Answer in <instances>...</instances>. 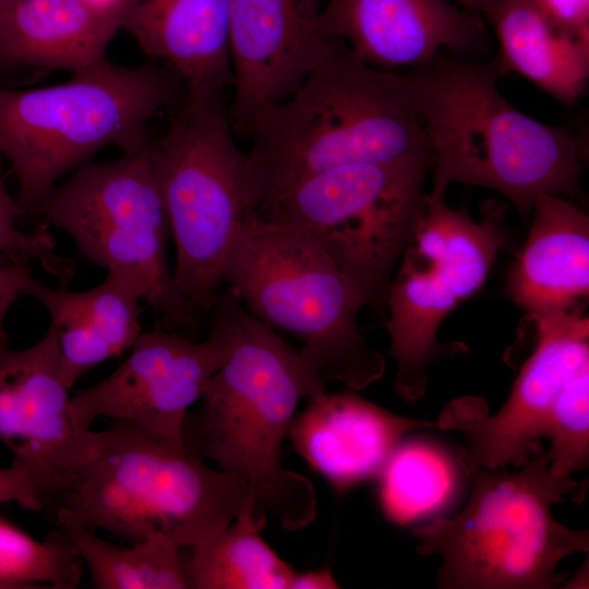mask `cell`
I'll return each instance as SVG.
<instances>
[{"mask_svg":"<svg viewBox=\"0 0 589 589\" xmlns=\"http://www.w3.org/2000/svg\"><path fill=\"white\" fill-rule=\"evenodd\" d=\"M207 315L224 326L229 351L185 417L182 446L242 480L260 513L287 530L303 528L316 515V494L308 478L283 467L280 449L299 402L327 384L229 287Z\"/></svg>","mask_w":589,"mask_h":589,"instance_id":"6da1fadb","label":"cell"},{"mask_svg":"<svg viewBox=\"0 0 589 589\" xmlns=\"http://www.w3.org/2000/svg\"><path fill=\"white\" fill-rule=\"evenodd\" d=\"M497 59L460 62L441 55L406 72L426 146L433 156L431 196L453 183L495 190L528 221L542 194H578L585 136L542 123L500 93Z\"/></svg>","mask_w":589,"mask_h":589,"instance_id":"7a4b0ae2","label":"cell"},{"mask_svg":"<svg viewBox=\"0 0 589 589\" xmlns=\"http://www.w3.org/2000/svg\"><path fill=\"white\" fill-rule=\"evenodd\" d=\"M248 137L263 205L332 167L432 154L406 73L368 64L337 38L288 98L254 117Z\"/></svg>","mask_w":589,"mask_h":589,"instance_id":"3957f363","label":"cell"},{"mask_svg":"<svg viewBox=\"0 0 589 589\" xmlns=\"http://www.w3.org/2000/svg\"><path fill=\"white\" fill-rule=\"evenodd\" d=\"M93 436L92 457L46 512L62 529H103L130 543L163 534L191 548L231 524L249 497L242 480L134 424L113 421Z\"/></svg>","mask_w":589,"mask_h":589,"instance_id":"277c9868","label":"cell"},{"mask_svg":"<svg viewBox=\"0 0 589 589\" xmlns=\"http://www.w3.org/2000/svg\"><path fill=\"white\" fill-rule=\"evenodd\" d=\"M184 95V82L152 59L125 67L106 58L56 85L0 87V153L24 215L99 149L113 145L127 154L148 145L151 119L179 107Z\"/></svg>","mask_w":589,"mask_h":589,"instance_id":"5b68a950","label":"cell"},{"mask_svg":"<svg viewBox=\"0 0 589 589\" xmlns=\"http://www.w3.org/2000/svg\"><path fill=\"white\" fill-rule=\"evenodd\" d=\"M470 494L454 516L417 526L420 555L441 561L445 589H551L567 576L558 564L589 549L587 530L558 522L552 506L577 496L580 484L550 469L543 447L514 471L470 465Z\"/></svg>","mask_w":589,"mask_h":589,"instance_id":"8992f818","label":"cell"},{"mask_svg":"<svg viewBox=\"0 0 589 589\" xmlns=\"http://www.w3.org/2000/svg\"><path fill=\"white\" fill-rule=\"evenodd\" d=\"M223 91L185 85L169 128L149 144L176 248L173 280L204 316L240 230L264 202L251 158L235 142Z\"/></svg>","mask_w":589,"mask_h":589,"instance_id":"52a82bcc","label":"cell"},{"mask_svg":"<svg viewBox=\"0 0 589 589\" xmlns=\"http://www.w3.org/2000/svg\"><path fill=\"white\" fill-rule=\"evenodd\" d=\"M224 285L262 322L296 337L303 359L326 384L361 390L383 376L385 360L358 324L361 302L304 233L259 215L250 218L229 255Z\"/></svg>","mask_w":589,"mask_h":589,"instance_id":"ba28073f","label":"cell"},{"mask_svg":"<svg viewBox=\"0 0 589 589\" xmlns=\"http://www.w3.org/2000/svg\"><path fill=\"white\" fill-rule=\"evenodd\" d=\"M432 154L353 163L306 177L269 199L259 216L309 237L362 306L386 308L394 271L425 207Z\"/></svg>","mask_w":589,"mask_h":589,"instance_id":"9c48e42d","label":"cell"},{"mask_svg":"<svg viewBox=\"0 0 589 589\" xmlns=\"http://www.w3.org/2000/svg\"><path fill=\"white\" fill-rule=\"evenodd\" d=\"M149 144L79 167L33 213L65 231L92 263L134 279L160 327L195 338L205 316L177 289L168 264L170 229Z\"/></svg>","mask_w":589,"mask_h":589,"instance_id":"30bf717a","label":"cell"},{"mask_svg":"<svg viewBox=\"0 0 589 589\" xmlns=\"http://www.w3.org/2000/svg\"><path fill=\"white\" fill-rule=\"evenodd\" d=\"M509 242L504 207L488 201L474 219L426 193L424 212L393 274L385 322L396 363L395 389L408 401L424 395L428 368L462 352L444 345L437 332L458 303L477 292L497 253Z\"/></svg>","mask_w":589,"mask_h":589,"instance_id":"8fae6325","label":"cell"},{"mask_svg":"<svg viewBox=\"0 0 589 589\" xmlns=\"http://www.w3.org/2000/svg\"><path fill=\"white\" fill-rule=\"evenodd\" d=\"M536 347L522 364L509 395L495 413L478 396L448 402L437 421L459 431L470 465L485 469L524 465L541 448L551 410L569 380L589 363V321L575 309L530 317Z\"/></svg>","mask_w":589,"mask_h":589,"instance_id":"7c38bea8","label":"cell"},{"mask_svg":"<svg viewBox=\"0 0 589 589\" xmlns=\"http://www.w3.org/2000/svg\"><path fill=\"white\" fill-rule=\"evenodd\" d=\"M228 351L227 333L211 316L204 340L163 327L143 330L111 374L70 398V417L80 430L105 417L182 444L185 417Z\"/></svg>","mask_w":589,"mask_h":589,"instance_id":"4fadbf2b","label":"cell"},{"mask_svg":"<svg viewBox=\"0 0 589 589\" xmlns=\"http://www.w3.org/2000/svg\"><path fill=\"white\" fill-rule=\"evenodd\" d=\"M70 398L51 326L25 349L0 344V441L29 470L44 512L94 452L93 431L70 417Z\"/></svg>","mask_w":589,"mask_h":589,"instance_id":"5bb4252c","label":"cell"},{"mask_svg":"<svg viewBox=\"0 0 589 589\" xmlns=\"http://www.w3.org/2000/svg\"><path fill=\"white\" fill-rule=\"evenodd\" d=\"M233 132L248 137L254 117L288 98L327 52L318 32L323 0H227Z\"/></svg>","mask_w":589,"mask_h":589,"instance_id":"9a60e30c","label":"cell"},{"mask_svg":"<svg viewBox=\"0 0 589 589\" xmlns=\"http://www.w3.org/2000/svg\"><path fill=\"white\" fill-rule=\"evenodd\" d=\"M485 31L481 16L446 0H327L318 17L323 37L341 39L368 64L392 72L422 65L442 49L478 50Z\"/></svg>","mask_w":589,"mask_h":589,"instance_id":"2e32d148","label":"cell"},{"mask_svg":"<svg viewBox=\"0 0 589 589\" xmlns=\"http://www.w3.org/2000/svg\"><path fill=\"white\" fill-rule=\"evenodd\" d=\"M438 421L398 416L349 389L308 398L288 437L297 454L337 491L376 479L397 444Z\"/></svg>","mask_w":589,"mask_h":589,"instance_id":"e0dca14e","label":"cell"},{"mask_svg":"<svg viewBox=\"0 0 589 589\" xmlns=\"http://www.w3.org/2000/svg\"><path fill=\"white\" fill-rule=\"evenodd\" d=\"M121 15L91 0H13L0 13V77L103 61Z\"/></svg>","mask_w":589,"mask_h":589,"instance_id":"ac0fdd59","label":"cell"},{"mask_svg":"<svg viewBox=\"0 0 589 589\" xmlns=\"http://www.w3.org/2000/svg\"><path fill=\"white\" fill-rule=\"evenodd\" d=\"M26 296L49 314L59 345L60 378L69 389L91 369L130 350L143 332V291L120 273L108 272L100 284L84 291L49 287L34 278Z\"/></svg>","mask_w":589,"mask_h":589,"instance_id":"d6986e66","label":"cell"},{"mask_svg":"<svg viewBox=\"0 0 589 589\" xmlns=\"http://www.w3.org/2000/svg\"><path fill=\"white\" fill-rule=\"evenodd\" d=\"M507 292L529 317L576 308L589 292V217L567 197L542 194Z\"/></svg>","mask_w":589,"mask_h":589,"instance_id":"ffe728a7","label":"cell"},{"mask_svg":"<svg viewBox=\"0 0 589 589\" xmlns=\"http://www.w3.org/2000/svg\"><path fill=\"white\" fill-rule=\"evenodd\" d=\"M121 29L185 85H232L227 0H129Z\"/></svg>","mask_w":589,"mask_h":589,"instance_id":"44dd1931","label":"cell"},{"mask_svg":"<svg viewBox=\"0 0 589 589\" xmlns=\"http://www.w3.org/2000/svg\"><path fill=\"white\" fill-rule=\"evenodd\" d=\"M479 15L493 28L504 74L516 72L565 105L584 94L589 39L560 28L540 0H480Z\"/></svg>","mask_w":589,"mask_h":589,"instance_id":"7402d4cb","label":"cell"},{"mask_svg":"<svg viewBox=\"0 0 589 589\" xmlns=\"http://www.w3.org/2000/svg\"><path fill=\"white\" fill-rule=\"evenodd\" d=\"M376 479L385 518L401 527H417L448 516L458 505L470 480V464L461 447L408 434Z\"/></svg>","mask_w":589,"mask_h":589,"instance_id":"603a6c76","label":"cell"},{"mask_svg":"<svg viewBox=\"0 0 589 589\" xmlns=\"http://www.w3.org/2000/svg\"><path fill=\"white\" fill-rule=\"evenodd\" d=\"M266 515L253 497L225 529L191 546L184 560L191 589H289L293 568L261 537Z\"/></svg>","mask_w":589,"mask_h":589,"instance_id":"cb8c5ba5","label":"cell"},{"mask_svg":"<svg viewBox=\"0 0 589 589\" xmlns=\"http://www.w3.org/2000/svg\"><path fill=\"white\" fill-rule=\"evenodd\" d=\"M65 531L77 546L94 588H188L180 546L163 534L124 546L99 538L96 531Z\"/></svg>","mask_w":589,"mask_h":589,"instance_id":"d4e9b609","label":"cell"},{"mask_svg":"<svg viewBox=\"0 0 589 589\" xmlns=\"http://www.w3.org/2000/svg\"><path fill=\"white\" fill-rule=\"evenodd\" d=\"M84 561L62 528L37 541L0 515V582L7 589H74Z\"/></svg>","mask_w":589,"mask_h":589,"instance_id":"484cf974","label":"cell"},{"mask_svg":"<svg viewBox=\"0 0 589 589\" xmlns=\"http://www.w3.org/2000/svg\"><path fill=\"white\" fill-rule=\"evenodd\" d=\"M542 440L550 444V469L560 478L572 477L589 462V363L569 380L556 399Z\"/></svg>","mask_w":589,"mask_h":589,"instance_id":"4316f807","label":"cell"},{"mask_svg":"<svg viewBox=\"0 0 589 589\" xmlns=\"http://www.w3.org/2000/svg\"><path fill=\"white\" fill-rule=\"evenodd\" d=\"M2 161L0 153V254L39 262L48 273L58 278L60 286H69L74 265L56 252L55 239L48 224L32 232L17 228L16 219L24 213L5 187Z\"/></svg>","mask_w":589,"mask_h":589,"instance_id":"83f0119b","label":"cell"},{"mask_svg":"<svg viewBox=\"0 0 589 589\" xmlns=\"http://www.w3.org/2000/svg\"><path fill=\"white\" fill-rule=\"evenodd\" d=\"M15 502L23 508L44 512L38 486L24 464L13 458L8 468H0V504Z\"/></svg>","mask_w":589,"mask_h":589,"instance_id":"f1b7e54d","label":"cell"},{"mask_svg":"<svg viewBox=\"0 0 589 589\" xmlns=\"http://www.w3.org/2000/svg\"><path fill=\"white\" fill-rule=\"evenodd\" d=\"M33 279L27 261L22 259H11L8 263L0 261V344L9 341L3 324L10 308L19 297L26 294Z\"/></svg>","mask_w":589,"mask_h":589,"instance_id":"f546056e","label":"cell"},{"mask_svg":"<svg viewBox=\"0 0 589 589\" xmlns=\"http://www.w3.org/2000/svg\"><path fill=\"white\" fill-rule=\"evenodd\" d=\"M550 19L564 32L589 39V0H540Z\"/></svg>","mask_w":589,"mask_h":589,"instance_id":"4dcf8cb0","label":"cell"},{"mask_svg":"<svg viewBox=\"0 0 589 589\" xmlns=\"http://www.w3.org/2000/svg\"><path fill=\"white\" fill-rule=\"evenodd\" d=\"M338 587V582L328 568L303 573L294 572L289 586L291 589H333Z\"/></svg>","mask_w":589,"mask_h":589,"instance_id":"1f68e13d","label":"cell"},{"mask_svg":"<svg viewBox=\"0 0 589 589\" xmlns=\"http://www.w3.org/2000/svg\"><path fill=\"white\" fill-rule=\"evenodd\" d=\"M91 1L103 9L118 12L121 14L123 12L124 7L129 2V0H91Z\"/></svg>","mask_w":589,"mask_h":589,"instance_id":"d6a6232c","label":"cell"},{"mask_svg":"<svg viewBox=\"0 0 589 589\" xmlns=\"http://www.w3.org/2000/svg\"><path fill=\"white\" fill-rule=\"evenodd\" d=\"M456 1L465 11L474 15H479V1L480 0H456Z\"/></svg>","mask_w":589,"mask_h":589,"instance_id":"836d02e7","label":"cell"},{"mask_svg":"<svg viewBox=\"0 0 589 589\" xmlns=\"http://www.w3.org/2000/svg\"><path fill=\"white\" fill-rule=\"evenodd\" d=\"M13 0H0V13L12 2Z\"/></svg>","mask_w":589,"mask_h":589,"instance_id":"e575fe53","label":"cell"},{"mask_svg":"<svg viewBox=\"0 0 589 589\" xmlns=\"http://www.w3.org/2000/svg\"><path fill=\"white\" fill-rule=\"evenodd\" d=\"M0 589H7V587L2 582H0Z\"/></svg>","mask_w":589,"mask_h":589,"instance_id":"d590c367","label":"cell"}]
</instances>
